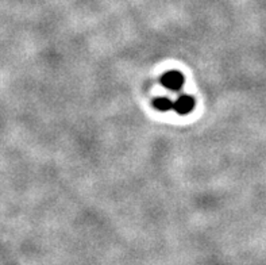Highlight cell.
I'll list each match as a JSON object with an SVG mask.
<instances>
[{"instance_id":"obj_3","label":"cell","mask_w":266,"mask_h":265,"mask_svg":"<svg viewBox=\"0 0 266 265\" xmlns=\"http://www.w3.org/2000/svg\"><path fill=\"white\" fill-rule=\"evenodd\" d=\"M153 106H154L156 110L161 111V112H168V111L173 110V100L166 98V96H160V98L154 99Z\"/></svg>"},{"instance_id":"obj_2","label":"cell","mask_w":266,"mask_h":265,"mask_svg":"<svg viewBox=\"0 0 266 265\" xmlns=\"http://www.w3.org/2000/svg\"><path fill=\"white\" fill-rule=\"evenodd\" d=\"M196 100L193 96L183 94L173 102V111H176L179 115H188L195 110Z\"/></svg>"},{"instance_id":"obj_1","label":"cell","mask_w":266,"mask_h":265,"mask_svg":"<svg viewBox=\"0 0 266 265\" xmlns=\"http://www.w3.org/2000/svg\"><path fill=\"white\" fill-rule=\"evenodd\" d=\"M161 84L172 92H180L185 84V77L180 71H168L160 77Z\"/></svg>"}]
</instances>
